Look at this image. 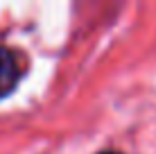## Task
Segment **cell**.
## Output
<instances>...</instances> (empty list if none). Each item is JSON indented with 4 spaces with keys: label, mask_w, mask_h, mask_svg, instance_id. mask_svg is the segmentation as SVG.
I'll return each mask as SVG.
<instances>
[{
    "label": "cell",
    "mask_w": 156,
    "mask_h": 154,
    "mask_svg": "<svg viewBox=\"0 0 156 154\" xmlns=\"http://www.w3.org/2000/svg\"><path fill=\"white\" fill-rule=\"evenodd\" d=\"M102 154H120V152H102Z\"/></svg>",
    "instance_id": "7a4b0ae2"
},
{
    "label": "cell",
    "mask_w": 156,
    "mask_h": 154,
    "mask_svg": "<svg viewBox=\"0 0 156 154\" xmlns=\"http://www.w3.org/2000/svg\"><path fill=\"white\" fill-rule=\"evenodd\" d=\"M18 77H20V70H18L14 55L7 48H0V100L16 88Z\"/></svg>",
    "instance_id": "6da1fadb"
}]
</instances>
